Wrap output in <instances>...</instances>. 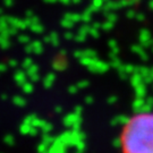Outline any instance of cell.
<instances>
[{
    "label": "cell",
    "mask_w": 153,
    "mask_h": 153,
    "mask_svg": "<svg viewBox=\"0 0 153 153\" xmlns=\"http://www.w3.org/2000/svg\"><path fill=\"white\" fill-rule=\"evenodd\" d=\"M121 153H153V111H142L126 121L119 136Z\"/></svg>",
    "instance_id": "1"
}]
</instances>
